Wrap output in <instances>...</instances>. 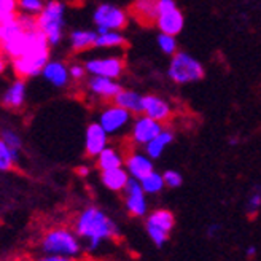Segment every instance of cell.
Returning <instances> with one entry per match:
<instances>
[{"mask_svg": "<svg viewBox=\"0 0 261 261\" xmlns=\"http://www.w3.org/2000/svg\"><path fill=\"white\" fill-rule=\"evenodd\" d=\"M73 231L85 242L88 252H96L103 242L120 238L118 223L97 205H88L76 214Z\"/></svg>", "mask_w": 261, "mask_h": 261, "instance_id": "obj_1", "label": "cell"}, {"mask_svg": "<svg viewBox=\"0 0 261 261\" xmlns=\"http://www.w3.org/2000/svg\"><path fill=\"white\" fill-rule=\"evenodd\" d=\"M32 46L25 55L11 61L13 70L18 78H31L40 75L45 65L49 62V40L43 31L35 29L31 32Z\"/></svg>", "mask_w": 261, "mask_h": 261, "instance_id": "obj_2", "label": "cell"}, {"mask_svg": "<svg viewBox=\"0 0 261 261\" xmlns=\"http://www.w3.org/2000/svg\"><path fill=\"white\" fill-rule=\"evenodd\" d=\"M83 241L78 238L73 228L55 226L46 229L40 238L42 255H55L65 258H76L83 252Z\"/></svg>", "mask_w": 261, "mask_h": 261, "instance_id": "obj_3", "label": "cell"}, {"mask_svg": "<svg viewBox=\"0 0 261 261\" xmlns=\"http://www.w3.org/2000/svg\"><path fill=\"white\" fill-rule=\"evenodd\" d=\"M64 13L65 5L59 0H49L43 11L37 16L38 29L43 31L49 40V45H58L64 31Z\"/></svg>", "mask_w": 261, "mask_h": 261, "instance_id": "obj_4", "label": "cell"}, {"mask_svg": "<svg viewBox=\"0 0 261 261\" xmlns=\"http://www.w3.org/2000/svg\"><path fill=\"white\" fill-rule=\"evenodd\" d=\"M204 67L202 64L190 56L188 53H175L171 59V65H169V76L171 80L178 85H188L199 82L204 78Z\"/></svg>", "mask_w": 261, "mask_h": 261, "instance_id": "obj_5", "label": "cell"}, {"mask_svg": "<svg viewBox=\"0 0 261 261\" xmlns=\"http://www.w3.org/2000/svg\"><path fill=\"white\" fill-rule=\"evenodd\" d=\"M175 225V218L171 211H166V208H160V211H154L147 215L145 218V231L150 241L156 247H163L169 238H171V232Z\"/></svg>", "mask_w": 261, "mask_h": 261, "instance_id": "obj_6", "label": "cell"}, {"mask_svg": "<svg viewBox=\"0 0 261 261\" xmlns=\"http://www.w3.org/2000/svg\"><path fill=\"white\" fill-rule=\"evenodd\" d=\"M93 19L97 28V34L107 31H123L127 24V13L118 7L102 4L94 10Z\"/></svg>", "mask_w": 261, "mask_h": 261, "instance_id": "obj_7", "label": "cell"}, {"mask_svg": "<svg viewBox=\"0 0 261 261\" xmlns=\"http://www.w3.org/2000/svg\"><path fill=\"white\" fill-rule=\"evenodd\" d=\"M124 207L126 212L130 217L142 218L148 212V202H147V193L143 191L140 181L136 178H130L124 188Z\"/></svg>", "mask_w": 261, "mask_h": 261, "instance_id": "obj_8", "label": "cell"}, {"mask_svg": "<svg viewBox=\"0 0 261 261\" xmlns=\"http://www.w3.org/2000/svg\"><path fill=\"white\" fill-rule=\"evenodd\" d=\"M163 129H164L163 123L150 118V116L140 115L134 120L133 127H130V140H133L136 145L145 147L156 136L161 134Z\"/></svg>", "mask_w": 261, "mask_h": 261, "instance_id": "obj_9", "label": "cell"}, {"mask_svg": "<svg viewBox=\"0 0 261 261\" xmlns=\"http://www.w3.org/2000/svg\"><path fill=\"white\" fill-rule=\"evenodd\" d=\"M130 118H133V113L120 106H116V103H112V106L103 109L102 113L99 115V123L107 130L109 136H113L121 133L130 123Z\"/></svg>", "mask_w": 261, "mask_h": 261, "instance_id": "obj_10", "label": "cell"}, {"mask_svg": "<svg viewBox=\"0 0 261 261\" xmlns=\"http://www.w3.org/2000/svg\"><path fill=\"white\" fill-rule=\"evenodd\" d=\"M158 2L160 0H134L129 13L143 28H151V25H156L160 18Z\"/></svg>", "mask_w": 261, "mask_h": 261, "instance_id": "obj_11", "label": "cell"}, {"mask_svg": "<svg viewBox=\"0 0 261 261\" xmlns=\"http://www.w3.org/2000/svg\"><path fill=\"white\" fill-rule=\"evenodd\" d=\"M85 67L89 75L93 76H106V78H118L123 73L124 62L120 58H100L89 59Z\"/></svg>", "mask_w": 261, "mask_h": 261, "instance_id": "obj_12", "label": "cell"}, {"mask_svg": "<svg viewBox=\"0 0 261 261\" xmlns=\"http://www.w3.org/2000/svg\"><path fill=\"white\" fill-rule=\"evenodd\" d=\"M109 147V133L100 126V123H91L85 134V151L89 158L97 156Z\"/></svg>", "mask_w": 261, "mask_h": 261, "instance_id": "obj_13", "label": "cell"}, {"mask_svg": "<svg viewBox=\"0 0 261 261\" xmlns=\"http://www.w3.org/2000/svg\"><path fill=\"white\" fill-rule=\"evenodd\" d=\"M2 53L10 59L15 61L18 58H21L22 55H25L32 46V40H31V32L28 31H19L15 35L8 37L7 40H2Z\"/></svg>", "mask_w": 261, "mask_h": 261, "instance_id": "obj_14", "label": "cell"}, {"mask_svg": "<svg viewBox=\"0 0 261 261\" xmlns=\"http://www.w3.org/2000/svg\"><path fill=\"white\" fill-rule=\"evenodd\" d=\"M124 169L130 175V178H136V180H142L143 177H147L148 174L154 171L153 161L150 156L147 153H139V151H133L126 156Z\"/></svg>", "mask_w": 261, "mask_h": 261, "instance_id": "obj_15", "label": "cell"}, {"mask_svg": "<svg viewBox=\"0 0 261 261\" xmlns=\"http://www.w3.org/2000/svg\"><path fill=\"white\" fill-rule=\"evenodd\" d=\"M142 115L150 116V118L164 124L166 121L171 120L172 107L169 106L167 100L161 99L160 96L148 94V96H143V113Z\"/></svg>", "mask_w": 261, "mask_h": 261, "instance_id": "obj_16", "label": "cell"}, {"mask_svg": "<svg viewBox=\"0 0 261 261\" xmlns=\"http://www.w3.org/2000/svg\"><path fill=\"white\" fill-rule=\"evenodd\" d=\"M88 89L91 94L97 96L99 99H115V96L121 91V86L116 83L113 78H106V76H93L88 80Z\"/></svg>", "mask_w": 261, "mask_h": 261, "instance_id": "obj_17", "label": "cell"}, {"mask_svg": "<svg viewBox=\"0 0 261 261\" xmlns=\"http://www.w3.org/2000/svg\"><path fill=\"white\" fill-rule=\"evenodd\" d=\"M184 24H185L184 13H181L178 8L161 13L160 18H158V22H156L161 34H169V35H174V37L181 32Z\"/></svg>", "mask_w": 261, "mask_h": 261, "instance_id": "obj_18", "label": "cell"}, {"mask_svg": "<svg viewBox=\"0 0 261 261\" xmlns=\"http://www.w3.org/2000/svg\"><path fill=\"white\" fill-rule=\"evenodd\" d=\"M24 100H25V82L22 78H18V80H15L7 88V91L2 96V103L5 109L18 110L22 107Z\"/></svg>", "mask_w": 261, "mask_h": 261, "instance_id": "obj_19", "label": "cell"}, {"mask_svg": "<svg viewBox=\"0 0 261 261\" xmlns=\"http://www.w3.org/2000/svg\"><path fill=\"white\" fill-rule=\"evenodd\" d=\"M43 78L51 83L53 86L56 88H64V86H67L69 83V76H70V70H67V67L59 62V61H49L46 65H45V69L42 72Z\"/></svg>", "mask_w": 261, "mask_h": 261, "instance_id": "obj_20", "label": "cell"}, {"mask_svg": "<svg viewBox=\"0 0 261 261\" xmlns=\"http://www.w3.org/2000/svg\"><path fill=\"white\" fill-rule=\"evenodd\" d=\"M130 180V175L124 167L118 169H110V171H102L100 172V181L102 185L110 191H124L127 181Z\"/></svg>", "mask_w": 261, "mask_h": 261, "instance_id": "obj_21", "label": "cell"}, {"mask_svg": "<svg viewBox=\"0 0 261 261\" xmlns=\"http://www.w3.org/2000/svg\"><path fill=\"white\" fill-rule=\"evenodd\" d=\"M113 103L126 109L133 115H142L143 113V96H140L136 91L130 89H121L118 94L115 96Z\"/></svg>", "mask_w": 261, "mask_h": 261, "instance_id": "obj_22", "label": "cell"}, {"mask_svg": "<svg viewBox=\"0 0 261 261\" xmlns=\"http://www.w3.org/2000/svg\"><path fill=\"white\" fill-rule=\"evenodd\" d=\"M174 140V133L171 129H163L160 136H156L150 143H147L145 145V153L150 156L151 160H158L160 156L164 153L166 147L171 145Z\"/></svg>", "mask_w": 261, "mask_h": 261, "instance_id": "obj_23", "label": "cell"}, {"mask_svg": "<svg viewBox=\"0 0 261 261\" xmlns=\"http://www.w3.org/2000/svg\"><path fill=\"white\" fill-rule=\"evenodd\" d=\"M97 167L102 171H110V169L124 167V158L123 154L112 147H107L99 156H97Z\"/></svg>", "mask_w": 261, "mask_h": 261, "instance_id": "obj_24", "label": "cell"}, {"mask_svg": "<svg viewBox=\"0 0 261 261\" xmlns=\"http://www.w3.org/2000/svg\"><path fill=\"white\" fill-rule=\"evenodd\" d=\"M97 32L93 31H73L70 34V45L73 51H85L96 46Z\"/></svg>", "mask_w": 261, "mask_h": 261, "instance_id": "obj_25", "label": "cell"}, {"mask_svg": "<svg viewBox=\"0 0 261 261\" xmlns=\"http://www.w3.org/2000/svg\"><path fill=\"white\" fill-rule=\"evenodd\" d=\"M140 181V185L147 194H158L166 188V181L163 174H158L156 171H153L151 174H148L147 177H143Z\"/></svg>", "mask_w": 261, "mask_h": 261, "instance_id": "obj_26", "label": "cell"}, {"mask_svg": "<svg viewBox=\"0 0 261 261\" xmlns=\"http://www.w3.org/2000/svg\"><path fill=\"white\" fill-rule=\"evenodd\" d=\"M124 43L126 40L120 34V31H107L97 34V40H96L97 48H116V46H123Z\"/></svg>", "mask_w": 261, "mask_h": 261, "instance_id": "obj_27", "label": "cell"}, {"mask_svg": "<svg viewBox=\"0 0 261 261\" xmlns=\"http://www.w3.org/2000/svg\"><path fill=\"white\" fill-rule=\"evenodd\" d=\"M19 160V151L11 150L4 142H0V171L8 172L16 166Z\"/></svg>", "mask_w": 261, "mask_h": 261, "instance_id": "obj_28", "label": "cell"}, {"mask_svg": "<svg viewBox=\"0 0 261 261\" xmlns=\"http://www.w3.org/2000/svg\"><path fill=\"white\" fill-rule=\"evenodd\" d=\"M261 211V187H255L249 194L245 204V214L249 217H255Z\"/></svg>", "mask_w": 261, "mask_h": 261, "instance_id": "obj_29", "label": "cell"}, {"mask_svg": "<svg viewBox=\"0 0 261 261\" xmlns=\"http://www.w3.org/2000/svg\"><path fill=\"white\" fill-rule=\"evenodd\" d=\"M0 142H4L7 147H10L11 150H16V151H19L22 147V140H21L19 134L13 129H4Z\"/></svg>", "mask_w": 261, "mask_h": 261, "instance_id": "obj_30", "label": "cell"}, {"mask_svg": "<svg viewBox=\"0 0 261 261\" xmlns=\"http://www.w3.org/2000/svg\"><path fill=\"white\" fill-rule=\"evenodd\" d=\"M158 45L163 49V53H166L169 56H174L177 53V40H175L174 35L160 34L158 35Z\"/></svg>", "mask_w": 261, "mask_h": 261, "instance_id": "obj_31", "label": "cell"}, {"mask_svg": "<svg viewBox=\"0 0 261 261\" xmlns=\"http://www.w3.org/2000/svg\"><path fill=\"white\" fill-rule=\"evenodd\" d=\"M19 8L22 13H28L32 16H38L43 11L45 5L42 0H19Z\"/></svg>", "mask_w": 261, "mask_h": 261, "instance_id": "obj_32", "label": "cell"}, {"mask_svg": "<svg viewBox=\"0 0 261 261\" xmlns=\"http://www.w3.org/2000/svg\"><path fill=\"white\" fill-rule=\"evenodd\" d=\"M18 7H19V0H0V21L16 16Z\"/></svg>", "mask_w": 261, "mask_h": 261, "instance_id": "obj_33", "label": "cell"}, {"mask_svg": "<svg viewBox=\"0 0 261 261\" xmlns=\"http://www.w3.org/2000/svg\"><path fill=\"white\" fill-rule=\"evenodd\" d=\"M163 177H164L167 188H178L181 184H184V177H181V174L177 171H166L163 174Z\"/></svg>", "mask_w": 261, "mask_h": 261, "instance_id": "obj_34", "label": "cell"}, {"mask_svg": "<svg viewBox=\"0 0 261 261\" xmlns=\"http://www.w3.org/2000/svg\"><path fill=\"white\" fill-rule=\"evenodd\" d=\"M69 70H70V78H73V80H76V82L85 78V73L88 72L86 67H83V65H72Z\"/></svg>", "mask_w": 261, "mask_h": 261, "instance_id": "obj_35", "label": "cell"}, {"mask_svg": "<svg viewBox=\"0 0 261 261\" xmlns=\"http://www.w3.org/2000/svg\"><path fill=\"white\" fill-rule=\"evenodd\" d=\"M32 261H78L76 258H65V256H55V255H42Z\"/></svg>", "mask_w": 261, "mask_h": 261, "instance_id": "obj_36", "label": "cell"}, {"mask_svg": "<svg viewBox=\"0 0 261 261\" xmlns=\"http://www.w3.org/2000/svg\"><path fill=\"white\" fill-rule=\"evenodd\" d=\"M158 5H160V15L161 13H166V11H171V10L177 8L174 0H160Z\"/></svg>", "mask_w": 261, "mask_h": 261, "instance_id": "obj_37", "label": "cell"}, {"mask_svg": "<svg viewBox=\"0 0 261 261\" xmlns=\"http://www.w3.org/2000/svg\"><path fill=\"white\" fill-rule=\"evenodd\" d=\"M218 232H220V225L214 223V225L208 226V229H207V236H208V238H215Z\"/></svg>", "mask_w": 261, "mask_h": 261, "instance_id": "obj_38", "label": "cell"}, {"mask_svg": "<svg viewBox=\"0 0 261 261\" xmlns=\"http://www.w3.org/2000/svg\"><path fill=\"white\" fill-rule=\"evenodd\" d=\"M76 172H78V175H82V177H88L89 175V167L88 166H80L76 169Z\"/></svg>", "mask_w": 261, "mask_h": 261, "instance_id": "obj_39", "label": "cell"}, {"mask_svg": "<svg viewBox=\"0 0 261 261\" xmlns=\"http://www.w3.org/2000/svg\"><path fill=\"white\" fill-rule=\"evenodd\" d=\"M245 255H247V258H253L256 255V247L255 245H249V247H247Z\"/></svg>", "mask_w": 261, "mask_h": 261, "instance_id": "obj_40", "label": "cell"}]
</instances>
